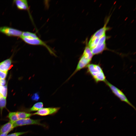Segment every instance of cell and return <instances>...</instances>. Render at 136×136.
<instances>
[{"label":"cell","mask_w":136,"mask_h":136,"mask_svg":"<svg viewBox=\"0 0 136 136\" xmlns=\"http://www.w3.org/2000/svg\"><path fill=\"white\" fill-rule=\"evenodd\" d=\"M86 68V73L91 77L96 83L101 82L105 83L107 80L104 72L99 64L90 63Z\"/></svg>","instance_id":"1"},{"label":"cell","mask_w":136,"mask_h":136,"mask_svg":"<svg viewBox=\"0 0 136 136\" xmlns=\"http://www.w3.org/2000/svg\"><path fill=\"white\" fill-rule=\"evenodd\" d=\"M93 56L90 49L86 45L80 57L75 70L66 81H68L78 71L86 68L91 62Z\"/></svg>","instance_id":"2"},{"label":"cell","mask_w":136,"mask_h":136,"mask_svg":"<svg viewBox=\"0 0 136 136\" xmlns=\"http://www.w3.org/2000/svg\"><path fill=\"white\" fill-rule=\"evenodd\" d=\"M105 83L110 88L113 94L120 101L126 103L132 107L135 110H136L135 107L129 101L122 91L110 83L107 80Z\"/></svg>","instance_id":"3"},{"label":"cell","mask_w":136,"mask_h":136,"mask_svg":"<svg viewBox=\"0 0 136 136\" xmlns=\"http://www.w3.org/2000/svg\"><path fill=\"white\" fill-rule=\"evenodd\" d=\"M20 37L24 42L28 44L35 45H41L44 46L47 49L50 54L56 56V55L54 53L50 47L39 38H34L25 37L22 36H21Z\"/></svg>","instance_id":"4"},{"label":"cell","mask_w":136,"mask_h":136,"mask_svg":"<svg viewBox=\"0 0 136 136\" xmlns=\"http://www.w3.org/2000/svg\"><path fill=\"white\" fill-rule=\"evenodd\" d=\"M41 119H33L29 118L20 119L14 123V127L30 125H37L47 127L46 125L41 123Z\"/></svg>","instance_id":"5"},{"label":"cell","mask_w":136,"mask_h":136,"mask_svg":"<svg viewBox=\"0 0 136 136\" xmlns=\"http://www.w3.org/2000/svg\"><path fill=\"white\" fill-rule=\"evenodd\" d=\"M106 34L101 37L96 46L90 49L93 55L101 54L107 49L106 44Z\"/></svg>","instance_id":"6"},{"label":"cell","mask_w":136,"mask_h":136,"mask_svg":"<svg viewBox=\"0 0 136 136\" xmlns=\"http://www.w3.org/2000/svg\"><path fill=\"white\" fill-rule=\"evenodd\" d=\"M0 32L9 37H21L22 31L11 27L4 26L0 27Z\"/></svg>","instance_id":"7"},{"label":"cell","mask_w":136,"mask_h":136,"mask_svg":"<svg viewBox=\"0 0 136 136\" xmlns=\"http://www.w3.org/2000/svg\"><path fill=\"white\" fill-rule=\"evenodd\" d=\"M60 109L59 107L43 108L33 114L42 116L53 115L56 113Z\"/></svg>","instance_id":"8"},{"label":"cell","mask_w":136,"mask_h":136,"mask_svg":"<svg viewBox=\"0 0 136 136\" xmlns=\"http://www.w3.org/2000/svg\"><path fill=\"white\" fill-rule=\"evenodd\" d=\"M18 9L20 10H28L29 7L26 0H15L13 1Z\"/></svg>","instance_id":"9"},{"label":"cell","mask_w":136,"mask_h":136,"mask_svg":"<svg viewBox=\"0 0 136 136\" xmlns=\"http://www.w3.org/2000/svg\"><path fill=\"white\" fill-rule=\"evenodd\" d=\"M15 128L14 123L10 121L1 126L0 128V134L8 133Z\"/></svg>","instance_id":"10"},{"label":"cell","mask_w":136,"mask_h":136,"mask_svg":"<svg viewBox=\"0 0 136 136\" xmlns=\"http://www.w3.org/2000/svg\"><path fill=\"white\" fill-rule=\"evenodd\" d=\"M12 63L11 58L7 59L0 63V70L8 73Z\"/></svg>","instance_id":"11"},{"label":"cell","mask_w":136,"mask_h":136,"mask_svg":"<svg viewBox=\"0 0 136 136\" xmlns=\"http://www.w3.org/2000/svg\"><path fill=\"white\" fill-rule=\"evenodd\" d=\"M10 121L14 123L19 120L17 112H10L8 115Z\"/></svg>","instance_id":"12"},{"label":"cell","mask_w":136,"mask_h":136,"mask_svg":"<svg viewBox=\"0 0 136 136\" xmlns=\"http://www.w3.org/2000/svg\"><path fill=\"white\" fill-rule=\"evenodd\" d=\"M43 104L42 102L37 103L29 109V111L31 112L38 111L43 108Z\"/></svg>","instance_id":"13"},{"label":"cell","mask_w":136,"mask_h":136,"mask_svg":"<svg viewBox=\"0 0 136 136\" xmlns=\"http://www.w3.org/2000/svg\"><path fill=\"white\" fill-rule=\"evenodd\" d=\"M19 119L29 118L33 115V114L27 113L24 112H17Z\"/></svg>","instance_id":"14"},{"label":"cell","mask_w":136,"mask_h":136,"mask_svg":"<svg viewBox=\"0 0 136 136\" xmlns=\"http://www.w3.org/2000/svg\"><path fill=\"white\" fill-rule=\"evenodd\" d=\"M7 94V84L4 86L0 85V96L6 98Z\"/></svg>","instance_id":"15"},{"label":"cell","mask_w":136,"mask_h":136,"mask_svg":"<svg viewBox=\"0 0 136 136\" xmlns=\"http://www.w3.org/2000/svg\"><path fill=\"white\" fill-rule=\"evenodd\" d=\"M21 36L25 37H30L34 38H39L36 34L35 33L28 31H22V35Z\"/></svg>","instance_id":"16"},{"label":"cell","mask_w":136,"mask_h":136,"mask_svg":"<svg viewBox=\"0 0 136 136\" xmlns=\"http://www.w3.org/2000/svg\"><path fill=\"white\" fill-rule=\"evenodd\" d=\"M6 105V98L0 96V109L2 111L4 108H5Z\"/></svg>","instance_id":"17"},{"label":"cell","mask_w":136,"mask_h":136,"mask_svg":"<svg viewBox=\"0 0 136 136\" xmlns=\"http://www.w3.org/2000/svg\"><path fill=\"white\" fill-rule=\"evenodd\" d=\"M27 132H15L7 135L6 136H19L21 135L24 134Z\"/></svg>","instance_id":"18"},{"label":"cell","mask_w":136,"mask_h":136,"mask_svg":"<svg viewBox=\"0 0 136 136\" xmlns=\"http://www.w3.org/2000/svg\"><path fill=\"white\" fill-rule=\"evenodd\" d=\"M7 75V73L0 70V79H5Z\"/></svg>","instance_id":"19"},{"label":"cell","mask_w":136,"mask_h":136,"mask_svg":"<svg viewBox=\"0 0 136 136\" xmlns=\"http://www.w3.org/2000/svg\"><path fill=\"white\" fill-rule=\"evenodd\" d=\"M40 96L38 93L34 94L31 97V99L33 100L37 101L39 100Z\"/></svg>","instance_id":"20"},{"label":"cell","mask_w":136,"mask_h":136,"mask_svg":"<svg viewBox=\"0 0 136 136\" xmlns=\"http://www.w3.org/2000/svg\"><path fill=\"white\" fill-rule=\"evenodd\" d=\"M6 81L5 79H0V86H4L6 85Z\"/></svg>","instance_id":"21"},{"label":"cell","mask_w":136,"mask_h":136,"mask_svg":"<svg viewBox=\"0 0 136 136\" xmlns=\"http://www.w3.org/2000/svg\"><path fill=\"white\" fill-rule=\"evenodd\" d=\"M8 133H3L0 134V136H6Z\"/></svg>","instance_id":"22"}]
</instances>
